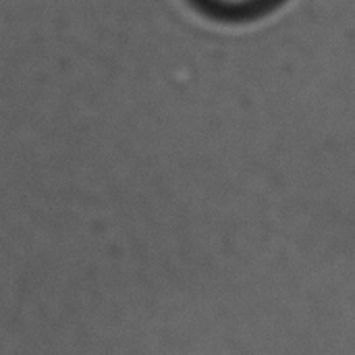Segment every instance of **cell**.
I'll use <instances>...</instances> for the list:
<instances>
[{
	"label": "cell",
	"instance_id": "6da1fadb",
	"mask_svg": "<svg viewBox=\"0 0 355 355\" xmlns=\"http://www.w3.org/2000/svg\"><path fill=\"white\" fill-rule=\"evenodd\" d=\"M229 2H245V0H229Z\"/></svg>",
	"mask_w": 355,
	"mask_h": 355
}]
</instances>
